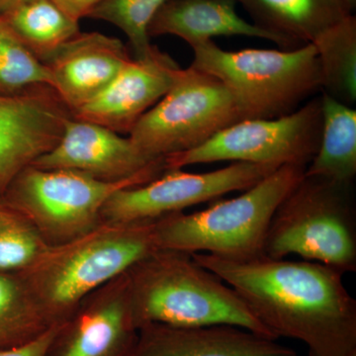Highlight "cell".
Here are the masks:
<instances>
[{
  "mask_svg": "<svg viewBox=\"0 0 356 356\" xmlns=\"http://www.w3.org/2000/svg\"><path fill=\"white\" fill-rule=\"evenodd\" d=\"M138 334L125 273L91 293L58 325L44 356H132Z\"/></svg>",
  "mask_w": 356,
  "mask_h": 356,
  "instance_id": "7c38bea8",
  "label": "cell"
},
{
  "mask_svg": "<svg viewBox=\"0 0 356 356\" xmlns=\"http://www.w3.org/2000/svg\"><path fill=\"white\" fill-rule=\"evenodd\" d=\"M255 25L284 40L290 49L313 44L351 15L341 0H236Z\"/></svg>",
  "mask_w": 356,
  "mask_h": 356,
  "instance_id": "ac0fdd59",
  "label": "cell"
},
{
  "mask_svg": "<svg viewBox=\"0 0 356 356\" xmlns=\"http://www.w3.org/2000/svg\"><path fill=\"white\" fill-rule=\"evenodd\" d=\"M137 327L227 325L276 339L242 297L188 252L158 248L126 271Z\"/></svg>",
  "mask_w": 356,
  "mask_h": 356,
  "instance_id": "7a4b0ae2",
  "label": "cell"
},
{
  "mask_svg": "<svg viewBox=\"0 0 356 356\" xmlns=\"http://www.w3.org/2000/svg\"><path fill=\"white\" fill-rule=\"evenodd\" d=\"M191 48V67L216 76L228 88L241 121L285 116L322 89L313 44L292 50L229 51L210 40Z\"/></svg>",
  "mask_w": 356,
  "mask_h": 356,
  "instance_id": "5b68a950",
  "label": "cell"
},
{
  "mask_svg": "<svg viewBox=\"0 0 356 356\" xmlns=\"http://www.w3.org/2000/svg\"><path fill=\"white\" fill-rule=\"evenodd\" d=\"M320 147L305 175L353 184L356 177V111L324 93Z\"/></svg>",
  "mask_w": 356,
  "mask_h": 356,
  "instance_id": "d6986e66",
  "label": "cell"
},
{
  "mask_svg": "<svg viewBox=\"0 0 356 356\" xmlns=\"http://www.w3.org/2000/svg\"><path fill=\"white\" fill-rule=\"evenodd\" d=\"M48 247L34 225L0 197V271L22 273Z\"/></svg>",
  "mask_w": 356,
  "mask_h": 356,
  "instance_id": "603a6c76",
  "label": "cell"
},
{
  "mask_svg": "<svg viewBox=\"0 0 356 356\" xmlns=\"http://www.w3.org/2000/svg\"><path fill=\"white\" fill-rule=\"evenodd\" d=\"M170 0H104L88 17L113 24L125 33L135 58L151 51L147 29L156 13Z\"/></svg>",
  "mask_w": 356,
  "mask_h": 356,
  "instance_id": "d4e9b609",
  "label": "cell"
},
{
  "mask_svg": "<svg viewBox=\"0 0 356 356\" xmlns=\"http://www.w3.org/2000/svg\"><path fill=\"white\" fill-rule=\"evenodd\" d=\"M144 175L107 182L69 170L30 165L14 179L1 198L34 225L49 247L70 242L102 224L104 204L121 189L154 179Z\"/></svg>",
  "mask_w": 356,
  "mask_h": 356,
  "instance_id": "52a82bcc",
  "label": "cell"
},
{
  "mask_svg": "<svg viewBox=\"0 0 356 356\" xmlns=\"http://www.w3.org/2000/svg\"><path fill=\"white\" fill-rule=\"evenodd\" d=\"M297 254L343 274L356 270V212L353 184L304 177L274 213L264 255Z\"/></svg>",
  "mask_w": 356,
  "mask_h": 356,
  "instance_id": "8992f818",
  "label": "cell"
},
{
  "mask_svg": "<svg viewBox=\"0 0 356 356\" xmlns=\"http://www.w3.org/2000/svg\"><path fill=\"white\" fill-rule=\"evenodd\" d=\"M306 165H284L238 197L216 200L207 209L175 213L154 222L156 247L208 254L229 261L264 257L274 213L306 172Z\"/></svg>",
  "mask_w": 356,
  "mask_h": 356,
  "instance_id": "277c9868",
  "label": "cell"
},
{
  "mask_svg": "<svg viewBox=\"0 0 356 356\" xmlns=\"http://www.w3.org/2000/svg\"><path fill=\"white\" fill-rule=\"evenodd\" d=\"M158 250L153 222H102L62 245L48 247L20 273L48 325L63 324L91 293Z\"/></svg>",
  "mask_w": 356,
  "mask_h": 356,
  "instance_id": "3957f363",
  "label": "cell"
},
{
  "mask_svg": "<svg viewBox=\"0 0 356 356\" xmlns=\"http://www.w3.org/2000/svg\"><path fill=\"white\" fill-rule=\"evenodd\" d=\"M240 121L228 88L191 65L180 69L168 92L143 115L129 139L147 158L165 159L195 149Z\"/></svg>",
  "mask_w": 356,
  "mask_h": 356,
  "instance_id": "ba28073f",
  "label": "cell"
},
{
  "mask_svg": "<svg viewBox=\"0 0 356 356\" xmlns=\"http://www.w3.org/2000/svg\"><path fill=\"white\" fill-rule=\"evenodd\" d=\"M132 57L121 40L102 33H79L43 63L72 113L100 95Z\"/></svg>",
  "mask_w": 356,
  "mask_h": 356,
  "instance_id": "9a60e30c",
  "label": "cell"
},
{
  "mask_svg": "<svg viewBox=\"0 0 356 356\" xmlns=\"http://www.w3.org/2000/svg\"><path fill=\"white\" fill-rule=\"evenodd\" d=\"M348 11L353 14V11L356 8V0H341Z\"/></svg>",
  "mask_w": 356,
  "mask_h": 356,
  "instance_id": "f1b7e54d",
  "label": "cell"
},
{
  "mask_svg": "<svg viewBox=\"0 0 356 356\" xmlns=\"http://www.w3.org/2000/svg\"><path fill=\"white\" fill-rule=\"evenodd\" d=\"M236 0H170L147 29L152 37L173 35L191 47L217 36H245L273 42L292 50L284 40L238 15Z\"/></svg>",
  "mask_w": 356,
  "mask_h": 356,
  "instance_id": "e0dca14e",
  "label": "cell"
},
{
  "mask_svg": "<svg viewBox=\"0 0 356 356\" xmlns=\"http://www.w3.org/2000/svg\"><path fill=\"white\" fill-rule=\"evenodd\" d=\"M322 128L318 96L280 118L243 120L222 129L195 149L165 156V168L227 161L307 166L317 154Z\"/></svg>",
  "mask_w": 356,
  "mask_h": 356,
  "instance_id": "9c48e42d",
  "label": "cell"
},
{
  "mask_svg": "<svg viewBox=\"0 0 356 356\" xmlns=\"http://www.w3.org/2000/svg\"><path fill=\"white\" fill-rule=\"evenodd\" d=\"M180 69L168 54L153 46L144 58H132L100 95L72 116L130 134L143 115L168 92Z\"/></svg>",
  "mask_w": 356,
  "mask_h": 356,
  "instance_id": "5bb4252c",
  "label": "cell"
},
{
  "mask_svg": "<svg viewBox=\"0 0 356 356\" xmlns=\"http://www.w3.org/2000/svg\"><path fill=\"white\" fill-rule=\"evenodd\" d=\"M278 168L238 161L209 172H185L182 168L165 170L147 184L115 192L103 206L102 222H153L231 192L247 191Z\"/></svg>",
  "mask_w": 356,
  "mask_h": 356,
  "instance_id": "30bf717a",
  "label": "cell"
},
{
  "mask_svg": "<svg viewBox=\"0 0 356 356\" xmlns=\"http://www.w3.org/2000/svg\"><path fill=\"white\" fill-rule=\"evenodd\" d=\"M58 325H51L43 334H40L36 339L21 344V346H14V348H6V350H0V356H44L47 350L50 346L51 339L57 332Z\"/></svg>",
  "mask_w": 356,
  "mask_h": 356,
  "instance_id": "484cf974",
  "label": "cell"
},
{
  "mask_svg": "<svg viewBox=\"0 0 356 356\" xmlns=\"http://www.w3.org/2000/svg\"><path fill=\"white\" fill-rule=\"evenodd\" d=\"M317 50L322 89L334 99L356 100V18L348 16L313 43Z\"/></svg>",
  "mask_w": 356,
  "mask_h": 356,
  "instance_id": "44dd1931",
  "label": "cell"
},
{
  "mask_svg": "<svg viewBox=\"0 0 356 356\" xmlns=\"http://www.w3.org/2000/svg\"><path fill=\"white\" fill-rule=\"evenodd\" d=\"M0 18L42 63L81 33L79 22L63 13L51 0H23Z\"/></svg>",
  "mask_w": 356,
  "mask_h": 356,
  "instance_id": "ffe728a7",
  "label": "cell"
},
{
  "mask_svg": "<svg viewBox=\"0 0 356 356\" xmlns=\"http://www.w3.org/2000/svg\"><path fill=\"white\" fill-rule=\"evenodd\" d=\"M132 356H297L276 339L234 325L173 327L147 324L139 329Z\"/></svg>",
  "mask_w": 356,
  "mask_h": 356,
  "instance_id": "2e32d148",
  "label": "cell"
},
{
  "mask_svg": "<svg viewBox=\"0 0 356 356\" xmlns=\"http://www.w3.org/2000/svg\"><path fill=\"white\" fill-rule=\"evenodd\" d=\"M35 86H53L46 67L0 18V95H14Z\"/></svg>",
  "mask_w": 356,
  "mask_h": 356,
  "instance_id": "cb8c5ba5",
  "label": "cell"
},
{
  "mask_svg": "<svg viewBox=\"0 0 356 356\" xmlns=\"http://www.w3.org/2000/svg\"><path fill=\"white\" fill-rule=\"evenodd\" d=\"M69 17L79 22L104 0H51Z\"/></svg>",
  "mask_w": 356,
  "mask_h": 356,
  "instance_id": "4316f807",
  "label": "cell"
},
{
  "mask_svg": "<svg viewBox=\"0 0 356 356\" xmlns=\"http://www.w3.org/2000/svg\"><path fill=\"white\" fill-rule=\"evenodd\" d=\"M192 257L233 288L276 339L301 341L310 356H356V301L341 271L266 255L243 261Z\"/></svg>",
  "mask_w": 356,
  "mask_h": 356,
  "instance_id": "6da1fadb",
  "label": "cell"
},
{
  "mask_svg": "<svg viewBox=\"0 0 356 356\" xmlns=\"http://www.w3.org/2000/svg\"><path fill=\"white\" fill-rule=\"evenodd\" d=\"M32 165L44 170H69L107 182L158 177L165 172V159L140 153L129 138L91 122L70 119L62 138Z\"/></svg>",
  "mask_w": 356,
  "mask_h": 356,
  "instance_id": "4fadbf2b",
  "label": "cell"
},
{
  "mask_svg": "<svg viewBox=\"0 0 356 356\" xmlns=\"http://www.w3.org/2000/svg\"><path fill=\"white\" fill-rule=\"evenodd\" d=\"M72 118L50 86L0 95V197L14 178L58 144Z\"/></svg>",
  "mask_w": 356,
  "mask_h": 356,
  "instance_id": "8fae6325",
  "label": "cell"
},
{
  "mask_svg": "<svg viewBox=\"0 0 356 356\" xmlns=\"http://www.w3.org/2000/svg\"><path fill=\"white\" fill-rule=\"evenodd\" d=\"M49 327L20 274L0 271V350L29 343Z\"/></svg>",
  "mask_w": 356,
  "mask_h": 356,
  "instance_id": "7402d4cb",
  "label": "cell"
},
{
  "mask_svg": "<svg viewBox=\"0 0 356 356\" xmlns=\"http://www.w3.org/2000/svg\"><path fill=\"white\" fill-rule=\"evenodd\" d=\"M23 0H0V17L15 8Z\"/></svg>",
  "mask_w": 356,
  "mask_h": 356,
  "instance_id": "83f0119b",
  "label": "cell"
}]
</instances>
